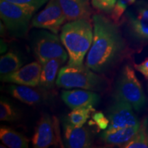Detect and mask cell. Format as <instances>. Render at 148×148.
I'll return each instance as SVG.
<instances>
[{"instance_id": "8", "label": "cell", "mask_w": 148, "mask_h": 148, "mask_svg": "<svg viewBox=\"0 0 148 148\" xmlns=\"http://www.w3.org/2000/svg\"><path fill=\"white\" fill-rule=\"evenodd\" d=\"M66 21L58 0H49L43 10L36 14L32 20V25L36 28L45 29L58 34Z\"/></svg>"}, {"instance_id": "25", "label": "cell", "mask_w": 148, "mask_h": 148, "mask_svg": "<svg viewBox=\"0 0 148 148\" xmlns=\"http://www.w3.org/2000/svg\"><path fill=\"white\" fill-rule=\"evenodd\" d=\"M92 121H89V124L96 125L99 130H106L110 123L108 118L100 111H94L92 113Z\"/></svg>"}, {"instance_id": "20", "label": "cell", "mask_w": 148, "mask_h": 148, "mask_svg": "<svg viewBox=\"0 0 148 148\" xmlns=\"http://www.w3.org/2000/svg\"><path fill=\"white\" fill-rule=\"evenodd\" d=\"M124 148H148V119L145 117L134 136L123 145Z\"/></svg>"}, {"instance_id": "26", "label": "cell", "mask_w": 148, "mask_h": 148, "mask_svg": "<svg viewBox=\"0 0 148 148\" xmlns=\"http://www.w3.org/2000/svg\"><path fill=\"white\" fill-rule=\"evenodd\" d=\"M5 1L29 7V8H32L35 10H37L45 3H47L49 0H5Z\"/></svg>"}, {"instance_id": "6", "label": "cell", "mask_w": 148, "mask_h": 148, "mask_svg": "<svg viewBox=\"0 0 148 148\" xmlns=\"http://www.w3.org/2000/svg\"><path fill=\"white\" fill-rule=\"evenodd\" d=\"M62 44L54 33L42 30L34 36L32 49L35 57L41 64L53 58L60 59L64 63L68 54Z\"/></svg>"}, {"instance_id": "7", "label": "cell", "mask_w": 148, "mask_h": 148, "mask_svg": "<svg viewBox=\"0 0 148 148\" xmlns=\"http://www.w3.org/2000/svg\"><path fill=\"white\" fill-rule=\"evenodd\" d=\"M32 145L36 148H47L51 145L62 147L58 121L55 116L43 114L37 123L32 138Z\"/></svg>"}, {"instance_id": "22", "label": "cell", "mask_w": 148, "mask_h": 148, "mask_svg": "<svg viewBox=\"0 0 148 148\" xmlns=\"http://www.w3.org/2000/svg\"><path fill=\"white\" fill-rule=\"evenodd\" d=\"M19 118L17 110L8 101L1 99L0 102V119L1 121H12Z\"/></svg>"}, {"instance_id": "13", "label": "cell", "mask_w": 148, "mask_h": 148, "mask_svg": "<svg viewBox=\"0 0 148 148\" xmlns=\"http://www.w3.org/2000/svg\"><path fill=\"white\" fill-rule=\"evenodd\" d=\"M61 97L64 102L72 110L82 107L94 106L100 101V97L97 93L88 90H65L62 92Z\"/></svg>"}, {"instance_id": "16", "label": "cell", "mask_w": 148, "mask_h": 148, "mask_svg": "<svg viewBox=\"0 0 148 148\" xmlns=\"http://www.w3.org/2000/svg\"><path fill=\"white\" fill-rule=\"evenodd\" d=\"M140 125L119 129L113 132L104 131L101 134L103 141L107 145H117L123 147L136 134Z\"/></svg>"}, {"instance_id": "14", "label": "cell", "mask_w": 148, "mask_h": 148, "mask_svg": "<svg viewBox=\"0 0 148 148\" xmlns=\"http://www.w3.org/2000/svg\"><path fill=\"white\" fill-rule=\"evenodd\" d=\"M66 21L79 19L90 21L92 9L89 0H58Z\"/></svg>"}, {"instance_id": "24", "label": "cell", "mask_w": 148, "mask_h": 148, "mask_svg": "<svg viewBox=\"0 0 148 148\" xmlns=\"http://www.w3.org/2000/svg\"><path fill=\"white\" fill-rule=\"evenodd\" d=\"M117 0H90L94 8L105 13H110L113 10Z\"/></svg>"}, {"instance_id": "27", "label": "cell", "mask_w": 148, "mask_h": 148, "mask_svg": "<svg viewBox=\"0 0 148 148\" xmlns=\"http://www.w3.org/2000/svg\"><path fill=\"white\" fill-rule=\"evenodd\" d=\"M134 68L139 71L145 79H148V58L145 59L140 64H135Z\"/></svg>"}, {"instance_id": "21", "label": "cell", "mask_w": 148, "mask_h": 148, "mask_svg": "<svg viewBox=\"0 0 148 148\" xmlns=\"http://www.w3.org/2000/svg\"><path fill=\"white\" fill-rule=\"evenodd\" d=\"M95 110L93 106L82 107L73 109L68 114L67 117L64 119L74 127H82L90 117V114H92Z\"/></svg>"}, {"instance_id": "17", "label": "cell", "mask_w": 148, "mask_h": 148, "mask_svg": "<svg viewBox=\"0 0 148 148\" xmlns=\"http://www.w3.org/2000/svg\"><path fill=\"white\" fill-rule=\"evenodd\" d=\"M63 62L60 59L53 58L42 64L39 85L43 88H51L54 86L59 67Z\"/></svg>"}, {"instance_id": "3", "label": "cell", "mask_w": 148, "mask_h": 148, "mask_svg": "<svg viewBox=\"0 0 148 148\" xmlns=\"http://www.w3.org/2000/svg\"><path fill=\"white\" fill-rule=\"evenodd\" d=\"M56 84L64 88H79L92 91H101L106 86V81L100 75L93 73L88 66H70L61 68Z\"/></svg>"}, {"instance_id": "11", "label": "cell", "mask_w": 148, "mask_h": 148, "mask_svg": "<svg viewBox=\"0 0 148 148\" xmlns=\"http://www.w3.org/2000/svg\"><path fill=\"white\" fill-rule=\"evenodd\" d=\"M42 64L39 62H32L17 71L5 75H1V81L16 84L37 86L39 85Z\"/></svg>"}, {"instance_id": "2", "label": "cell", "mask_w": 148, "mask_h": 148, "mask_svg": "<svg viewBox=\"0 0 148 148\" xmlns=\"http://www.w3.org/2000/svg\"><path fill=\"white\" fill-rule=\"evenodd\" d=\"M92 25L89 20L79 19L70 21L62 27L60 40L69 54V65L83 64L93 39Z\"/></svg>"}, {"instance_id": "4", "label": "cell", "mask_w": 148, "mask_h": 148, "mask_svg": "<svg viewBox=\"0 0 148 148\" xmlns=\"http://www.w3.org/2000/svg\"><path fill=\"white\" fill-rule=\"evenodd\" d=\"M34 9L0 0V16L12 36L23 38L28 32Z\"/></svg>"}, {"instance_id": "1", "label": "cell", "mask_w": 148, "mask_h": 148, "mask_svg": "<svg viewBox=\"0 0 148 148\" xmlns=\"http://www.w3.org/2000/svg\"><path fill=\"white\" fill-rule=\"evenodd\" d=\"M93 39L88 51L86 66L97 73L112 69L123 56L125 42L117 24L101 14L92 16Z\"/></svg>"}, {"instance_id": "12", "label": "cell", "mask_w": 148, "mask_h": 148, "mask_svg": "<svg viewBox=\"0 0 148 148\" xmlns=\"http://www.w3.org/2000/svg\"><path fill=\"white\" fill-rule=\"evenodd\" d=\"M64 143L65 147L69 148H87L92 147V135L85 127H76L63 121Z\"/></svg>"}, {"instance_id": "18", "label": "cell", "mask_w": 148, "mask_h": 148, "mask_svg": "<svg viewBox=\"0 0 148 148\" xmlns=\"http://www.w3.org/2000/svg\"><path fill=\"white\" fill-rule=\"evenodd\" d=\"M0 138L3 144L10 148H27L29 140L27 137L10 127L1 126Z\"/></svg>"}, {"instance_id": "23", "label": "cell", "mask_w": 148, "mask_h": 148, "mask_svg": "<svg viewBox=\"0 0 148 148\" xmlns=\"http://www.w3.org/2000/svg\"><path fill=\"white\" fill-rule=\"evenodd\" d=\"M136 0H117L113 10L110 12V18L117 24L129 5L135 3Z\"/></svg>"}, {"instance_id": "19", "label": "cell", "mask_w": 148, "mask_h": 148, "mask_svg": "<svg viewBox=\"0 0 148 148\" xmlns=\"http://www.w3.org/2000/svg\"><path fill=\"white\" fill-rule=\"evenodd\" d=\"M23 60L18 53L10 51L0 58V73L5 75L17 71L23 65Z\"/></svg>"}, {"instance_id": "5", "label": "cell", "mask_w": 148, "mask_h": 148, "mask_svg": "<svg viewBox=\"0 0 148 148\" xmlns=\"http://www.w3.org/2000/svg\"><path fill=\"white\" fill-rule=\"evenodd\" d=\"M114 97L126 101L136 111L145 106V94L134 69L130 66H125L122 70L116 84Z\"/></svg>"}, {"instance_id": "10", "label": "cell", "mask_w": 148, "mask_h": 148, "mask_svg": "<svg viewBox=\"0 0 148 148\" xmlns=\"http://www.w3.org/2000/svg\"><path fill=\"white\" fill-rule=\"evenodd\" d=\"M130 34L136 41L148 42V2L138 1L134 11L128 10L125 14Z\"/></svg>"}, {"instance_id": "9", "label": "cell", "mask_w": 148, "mask_h": 148, "mask_svg": "<svg viewBox=\"0 0 148 148\" xmlns=\"http://www.w3.org/2000/svg\"><path fill=\"white\" fill-rule=\"evenodd\" d=\"M132 109V106L126 101L114 97V103L108 110L110 123L105 131L113 132L119 129L140 125Z\"/></svg>"}, {"instance_id": "15", "label": "cell", "mask_w": 148, "mask_h": 148, "mask_svg": "<svg viewBox=\"0 0 148 148\" xmlns=\"http://www.w3.org/2000/svg\"><path fill=\"white\" fill-rule=\"evenodd\" d=\"M36 86L26 85H10L8 91L12 97L28 105H36L42 103L47 98L44 90L36 88Z\"/></svg>"}]
</instances>
